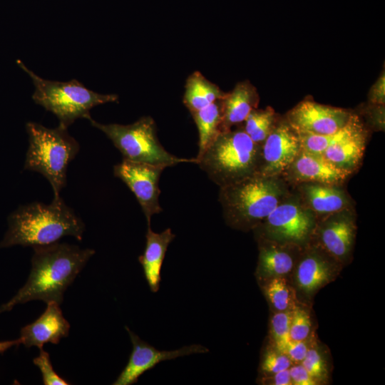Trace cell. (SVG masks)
I'll return each mask as SVG.
<instances>
[{
	"instance_id": "4",
	"label": "cell",
	"mask_w": 385,
	"mask_h": 385,
	"mask_svg": "<svg viewBox=\"0 0 385 385\" xmlns=\"http://www.w3.org/2000/svg\"><path fill=\"white\" fill-rule=\"evenodd\" d=\"M261 145L241 129L220 133L209 147L196 157L197 164L220 188L257 174Z\"/></svg>"
},
{
	"instance_id": "24",
	"label": "cell",
	"mask_w": 385,
	"mask_h": 385,
	"mask_svg": "<svg viewBox=\"0 0 385 385\" xmlns=\"http://www.w3.org/2000/svg\"><path fill=\"white\" fill-rule=\"evenodd\" d=\"M364 130L359 118L354 115L351 120L342 128L330 134L317 135L310 133L299 132L302 149L317 154L322 153L329 147L344 140Z\"/></svg>"
},
{
	"instance_id": "12",
	"label": "cell",
	"mask_w": 385,
	"mask_h": 385,
	"mask_svg": "<svg viewBox=\"0 0 385 385\" xmlns=\"http://www.w3.org/2000/svg\"><path fill=\"white\" fill-rule=\"evenodd\" d=\"M301 150L299 135L287 120L275 125L261 145L257 174L280 176L289 168Z\"/></svg>"
},
{
	"instance_id": "23",
	"label": "cell",
	"mask_w": 385,
	"mask_h": 385,
	"mask_svg": "<svg viewBox=\"0 0 385 385\" xmlns=\"http://www.w3.org/2000/svg\"><path fill=\"white\" fill-rule=\"evenodd\" d=\"M222 100L191 113L199 135L197 156H200L222 133Z\"/></svg>"
},
{
	"instance_id": "17",
	"label": "cell",
	"mask_w": 385,
	"mask_h": 385,
	"mask_svg": "<svg viewBox=\"0 0 385 385\" xmlns=\"http://www.w3.org/2000/svg\"><path fill=\"white\" fill-rule=\"evenodd\" d=\"M259 258L256 277L260 282L277 277H287L293 270L302 249L275 241L257 239Z\"/></svg>"
},
{
	"instance_id": "2",
	"label": "cell",
	"mask_w": 385,
	"mask_h": 385,
	"mask_svg": "<svg viewBox=\"0 0 385 385\" xmlns=\"http://www.w3.org/2000/svg\"><path fill=\"white\" fill-rule=\"evenodd\" d=\"M8 223L0 248L45 246L67 235L81 241L85 230L83 222L61 197L49 205L35 202L22 205L9 216Z\"/></svg>"
},
{
	"instance_id": "9",
	"label": "cell",
	"mask_w": 385,
	"mask_h": 385,
	"mask_svg": "<svg viewBox=\"0 0 385 385\" xmlns=\"http://www.w3.org/2000/svg\"><path fill=\"white\" fill-rule=\"evenodd\" d=\"M356 232L353 209L317 218L312 238L315 245L342 264L351 257Z\"/></svg>"
},
{
	"instance_id": "3",
	"label": "cell",
	"mask_w": 385,
	"mask_h": 385,
	"mask_svg": "<svg viewBox=\"0 0 385 385\" xmlns=\"http://www.w3.org/2000/svg\"><path fill=\"white\" fill-rule=\"evenodd\" d=\"M289 193L280 176L256 174L220 188L219 200L227 225L247 232L259 225Z\"/></svg>"
},
{
	"instance_id": "15",
	"label": "cell",
	"mask_w": 385,
	"mask_h": 385,
	"mask_svg": "<svg viewBox=\"0 0 385 385\" xmlns=\"http://www.w3.org/2000/svg\"><path fill=\"white\" fill-rule=\"evenodd\" d=\"M287 180L298 185L304 183L341 185L351 174L326 159L322 154L301 150L297 157L284 173Z\"/></svg>"
},
{
	"instance_id": "32",
	"label": "cell",
	"mask_w": 385,
	"mask_h": 385,
	"mask_svg": "<svg viewBox=\"0 0 385 385\" xmlns=\"http://www.w3.org/2000/svg\"><path fill=\"white\" fill-rule=\"evenodd\" d=\"M311 345L309 338L301 341H289L284 353L292 364H301Z\"/></svg>"
},
{
	"instance_id": "11",
	"label": "cell",
	"mask_w": 385,
	"mask_h": 385,
	"mask_svg": "<svg viewBox=\"0 0 385 385\" xmlns=\"http://www.w3.org/2000/svg\"><path fill=\"white\" fill-rule=\"evenodd\" d=\"M339 265L320 247L309 242L301 251L292 272L296 291L311 297L335 279Z\"/></svg>"
},
{
	"instance_id": "31",
	"label": "cell",
	"mask_w": 385,
	"mask_h": 385,
	"mask_svg": "<svg viewBox=\"0 0 385 385\" xmlns=\"http://www.w3.org/2000/svg\"><path fill=\"white\" fill-rule=\"evenodd\" d=\"M34 364L39 369L43 384L45 385H68L67 381L58 375L53 369L49 354L43 349L39 355L33 360Z\"/></svg>"
},
{
	"instance_id": "13",
	"label": "cell",
	"mask_w": 385,
	"mask_h": 385,
	"mask_svg": "<svg viewBox=\"0 0 385 385\" xmlns=\"http://www.w3.org/2000/svg\"><path fill=\"white\" fill-rule=\"evenodd\" d=\"M133 350L128 361L113 385H131L146 371L153 368L161 361L194 354H205L209 349L201 344L184 346L175 350H159L142 340L127 327Z\"/></svg>"
},
{
	"instance_id": "28",
	"label": "cell",
	"mask_w": 385,
	"mask_h": 385,
	"mask_svg": "<svg viewBox=\"0 0 385 385\" xmlns=\"http://www.w3.org/2000/svg\"><path fill=\"white\" fill-rule=\"evenodd\" d=\"M311 327L312 322L308 312L297 306L292 311L289 328L290 341H301L309 338Z\"/></svg>"
},
{
	"instance_id": "8",
	"label": "cell",
	"mask_w": 385,
	"mask_h": 385,
	"mask_svg": "<svg viewBox=\"0 0 385 385\" xmlns=\"http://www.w3.org/2000/svg\"><path fill=\"white\" fill-rule=\"evenodd\" d=\"M317 216L302 201L299 195L289 193L274 210L252 230L257 239H265L301 248L312 238Z\"/></svg>"
},
{
	"instance_id": "34",
	"label": "cell",
	"mask_w": 385,
	"mask_h": 385,
	"mask_svg": "<svg viewBox=\"0 0 385 385\" xmlns=\"http://www.w3.org/2000/svg\"><path fill=\"white\" fill-rule=\"evenodd\" d=\"M369 101L374 105H384L385 103V76L381 73L371 86L369 93Z\"/></svg>"
},
{
	"instance_id": "35",
	"label": "cell",
	"mask_w": 385,
	"mask_h": 385,
	"mask_svg": "<svg viewBox=\"0 0 385 385\" xmlns=\"http://www.w3.org/2000/svg\"><path fill=\"white\" fill-rule=\"evenodd\" d=\"M263 384L268 385H292L289 369L272 374L264 375L261 379Z\"/></svg>"
},
{
	"instance_id": "6",
	"label": "cell",
	"mask_w": 385,
	"mask_h": 385,
	"mask_svg": "<svg viewBox=\"0 0 385 385\" xmlns=\"http://www.w3.org/2000/svg\"><path fill=\"white\" fill-rule=\"evenodd\" d=\"M19 66L30 76L35 86L34 102L53 113L59 125L67 128L78 118L89 120L90 110L100 104L117 102L115 94H101L89 90L76 79L67 82L45 80L29 70L19 60Z\"/></svg>"
},
{
	"instance_id": "19",
	"label": "cell",
	"mask_w": 385,
	"mask_h": 385,
	"mask_svg": "<svg viewBox=\"0 0 385 385\" xmlns=\"http://www.w3.org/2000/svg\"><path fill=\"white\" fill-rule=\"evenodd\" d=\"M175 237L170 228L160 233L153 231L148 226L146 245L144 252L139 256L138 260L143 267L145 279L153 292H157L160 288V270L165 252L170 243Z\"/></svg>"
},
{
	"instance_id": "30",
	"label": "cell",
	"mask_w": 385,
	"mask_h": 385,
	"mask_svg": "<svg viewBox=\"0 0 385 385\" xmlns=\"http://www.w3.org/2000/svg\"><path fill=\"white\" fill-rule=\"evenodd\" d=\"M292 364L287 354L272 347L263 354L260 367L265 375H269L288 369Z\"/></svg>"
},
{
	"instance_id": "7",
	"label": "cell",
	"mask_w": 385,
	"mask_h": 385,
	"mask_svg": "<svg viewBox=\"0 0 385 385\" xmlns=\"http://www.w3.org/2000/svg\"><path fill=\"white\" fill-rule=\"evenodd\" d=\"M89 121L111 140L124 160L166 168L181 163H197L196 158H178L168 152L160 144L156 134L155 123L150 116L142 117L129 125L102 124L92 118Z\"/></svg>"
},
{
	"instance_id": "10",
	"label": "cell",
	"mask_w": 385,
	"mask_h": 385,
	"mask_svg": "<svg viewBox=\"0 0 385 385\" xmlns=\"http://www.w3.org/2000/svg\"><path fill=\"white\" fill-rule=\"evenodd\" d=\"M166 167L123 160L113 168L114 175L135 195L150 226L151 217L163 209L159 203V179Z\"/></svg>"
},
{
	"instance_id": "33",
	"label": "cell",
	"mask_w": 385,
	"mask_h": 385,
	"mask_svg": "<svg viewBox=\"0 0 385 385\" xmlns=\"http://www.w3.org/2000/svg\"><path fill=\"white\" fill-rule=\"evenodd\" d=\"M292 384L316 385L318 383L310 376L302 364H294L289 368Z\"/></svg>"
},
{
	"instance_id": "20",
	"label": "cell",
	"mask_w": 385,
	"mask_h": 385,
	"mask_svg": "<svg viewBox=\"0 0 385 385\" xmlns=\"http://www.w3.org/2000/svg\"><path fill=\"white\" fill-rule=\"evenodd\" d=\"M258 101L256 89L250 83H238L222 100V132L245 121L251 111L256 108Z\"/></svg>"
},
{
	"instance_id": "1",
	"label": "cell",
	"mask_w": 385,
	"mask_h": 385,
	"mask_svg": "<svg viewBox=\"0 0 385 385\" xmlns=\"http://www.w3.org/2000/svg\"><path fill=\"white\" fill-rule=\"evenodd\" d=\"M33 248L29 278L17 293L0 307V314L31 300L61 304L66 289L95 253L92 249L58 242Z\"/></svg>"
},
{
	"instance_id": "14",
	"label": "cell",
	"mask_w": 385,
	"mask_h": 385,
	"mask_svg": "<svg viewBox=\"0 0 385 385\" xmlns=\"http://www.w3.org/2000/svg\"><path fill=\"white\" fill-rule=\"evenodd\" d=\"M353 116L344 109L307 100L289 111L287 120L296 131L326 135L344 127Z\"/></svg>"
},
{
	"instance_id": "22",
	"label": "cell",
	"mask_w": 385,
	"mask_h": 385,
	"mask_svg": "<svg viewBox=\"0 0 385 385\" xmlns=\"http://www.w3.org/2000/svg\"><path fill=\"white\" fill-rule=\"evenodd\" d=\"M226 95L201 73L195 71L186 81L183 103L193 113L225 98Z\"/></svg>"
},
{
	"instance_id": "21",
	"label": "cell",
	"mask_w": 385,
	"mask_h": 385,
	"mask_svg": "<svg viewBox=\"0 0 385 385\" xmlns=\"http://www.w3.org/2000/svg\"><path fill=\"white\" fill-rule=\"evenodd\" d=\"M366 141V133L363 130L327 148L322 155L335 166L352 173L363 158Z\"/></svg>"
},
{
	"instance_id": "16",
	"label": "cell",
	"mask_w": 385,
	"mask_h": 385,
	"mask_svg": "<svg viewBox=\"0 0 385 385\" xmlns=\"http://www.w3.org/2000/svg\"><path fill=\"white\" fill-rule=\"evenodd\" d=\"M60 304L47 303L45 312L34 322L21 328L20 341L26 348L41 349L46 343L58 344L68 335L70 324L64 318Z\"/></svg>"
},
{
	"instance_id": "27",
	"label": "cell",
	"mask_w": 385,
	"mask_h": 385,
	"mask_svg": "<svg viewBox=\"0 0 385 385\" xmlns=\"http://www.w3.org/2000/svg\"><path fill=\"white\" fill-rule=\"evenodd\" d=\"M292 311L274 312L270 319V337L273 347L283 353L290 341L289 328Z\"/></svg>"
},
{
	"instance_id": "25",
	"label": "cell",
	"mask_w": 385,
	"mask_h": 385,
	"mask_svg": "<svg viewBox=\"0 0 385 385\" xmlns=\"http://www.w3.org/2000/svg\"><path fill=\"white\" fill-rule=\"evenodd\" d=\"M262 291L274 312L292 311L297 307V291L287 277H277L261 282Z\"/></svg>"
},
{
	"instance_id": "18",
	"label": "cell",
	"mask_w": 385,
	"mask_h": 385,
	"mask_svg": "<svg viewBox=\"0 0 385 385\" xmlns=\"http://www.w3.org/2000/svg\"><path fill=\"white\" fill-rule=\"evenodd\" d=\"M302 202L317 218L352 208L349 195L340 185L316 183L297 185Z\"/></svg>"
},
{
	"instance_id": "36",
	"label": "cell",
	"mask_w": 385,
	"mask_h": 385,
	"mask_svg": "<svg viewBox=\"0 0 385 385\" xmlns=\"http://www.w3.org/2000/svg\"><path fill=\"white\" fill-rule=\"evenodd\" d=\"M20 344L21 341L19 338L15 340L0 342V354L4 353L11 347L14 346H18Z\"/></svg>"
},
{
	"instance_id": "26",
	"label": "cell",
	"mask_w": 385,
	"mask_h": 385,
	"mask_svg": "<svg viewBox=\"0 0 385 385\" xmlns=\"http://www.w3.org/2000/svg\"><path fill=\"white\" fill-rule=\"evenodd\" d=\"M275 114L270 107L251 111L245 119L244 130L253 142L262 145L274 127Z\"/></svg>"
},
{
	"instance_id": "29",
	"label": "cell",
	"mask_w": 385,
	"mask_h": 385,
	"mask_svg": "<svg viewBox=\"0 0 385 385\" xmlns=\"http://www.w3.org/2000/svg\"><path fill=\"white\" fill-rule=\"evenodd\" d=\"M301 364L318 384L324 381L327 378L325 361L318 349L313 344L308 349Z\"/></svg>"
},
{
	"instance_id": "5",
	"label": "cell",
	"mask_w": 385,
	"mask_h": 385,
	"mask_svg": "<svg viewBox=\"0 0 385 385\" xmlns=\"http://www.w3.org/2000/svg\"><path fill=\"white\" fill-rule=\"evenodd\" d=\"M26 129L29 146L24 169L42 174L53 188V199H58L66 184L68 165L78 154L79 144L68 134L67 128L59 125L55 128H48L29 122Z\"/></svg>"
}]
</instances>
